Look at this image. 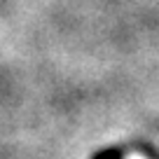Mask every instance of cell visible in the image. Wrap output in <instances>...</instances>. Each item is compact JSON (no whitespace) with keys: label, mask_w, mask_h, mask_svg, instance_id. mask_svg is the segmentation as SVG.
Segmentation results:
<instances>
[{"label":"cell","mask_w":159,"mask_h":159,"mask_svg":"<svg viewBox=\"0 0 159 159\" xmlns=\"http://www.w3.org/2000/svg\"><path fill=\"white\" fill-rule=\"evenodd\" d=\"M96 159H122V157H119V152H117V150H108V152L98 154Z\"/></svg>","instance_id":"1"},{"label":"cell","mask_w":159,"mask_h":159,"mask_svg":"<svg viewBox=\"0 0 159 159\" xmlns=\"http://www.w3.org/2000/svg\"><path fill=\"white\" fill-rule=\"evenodd\" d=\"M126 159H143V157H138V154H131V157H126Z\"/></svg>","instance_id":"2"}]
</instances>
